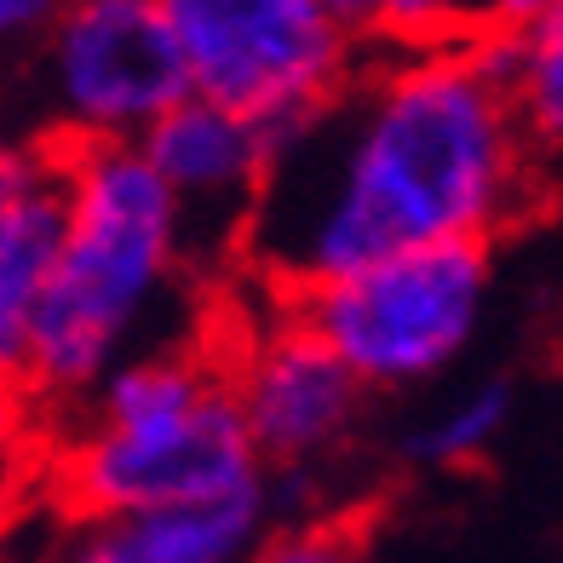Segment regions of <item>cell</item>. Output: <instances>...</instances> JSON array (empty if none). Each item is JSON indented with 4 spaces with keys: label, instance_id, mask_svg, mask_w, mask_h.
Segmentation results:
<instances>
[{
    "label": "cell",
    "instance_id": "6da1fadb",
    "mask_svg": "<svg viewBox=\"0 0 563 563\" xmlns=\"http://www.w3.org/2000/svg\"><path fill=\"white\" fill-rule=\"evenodd\" d=\"M529 150L495 30L426 46L271 139L242 253L299 299L408 247L489 242L529 201Z\"/></svg>",
    "mask_w": 563,
    "mask_h": 563
},
{
    "label": "cell",
    "instance_id": "7a4b0ae2",
    "mask_svg": "<svg viewBox=\"0 0 563 563\" xmlns=\"http://www.w3.org/2000/svg\"><path fill=\"white\" fill-rule=\"evenodd\" d=\"M64 247L41 299L23 397L69 415L121 356L185 271V224L139 144H58Z\"/></svg>",
    "mask_w": 563,
    "mask_h": 563
},
{
    "label": "cell",
    "instance_id": "3957f363",
    "mask_svg": "<svg viewBox=\"0 0 563 563\" xmlns=\"http://www.w3.org/2000/svg\"><path fill=\"white\" fill-rule=\"evenodd\" d=\"M64 420L69 431L46 477L75 523L196 506L265 483L224 379V351L201 340L121 356Z\"/></svg>",
    "mask_w": 563,
    "mask_h": 563
},
{
    "label": "cell",
    "instance_id": "277c9868",
    "mask_svg": "<svg viewBox=\"0 0 563 563\" xmlns=\"http://www.w3.org/2000/svg\"><path fill=\"white\" fill-rule=\"evenodd\" d=\"M276 305H288L363 391L420 386L438 379L477 334L489 305V242L408 247Z\"/></svg>",
    "mask_w": 563,
    "mask_h": 563
},
{
    "label": "cell",
    "instance_id": "5b68a950",
    "mask_svg": "<svg viewBox=\"0 0 563 563\" xmlns=\"http://www.w3.org/2000/svg\"><path fill=\"white\" fill-rule=\"evenodd\" d=\"M190 98L260 126L294 133L351 87L356 30L322 0H167Z\"/></svg>",
    "mask_w": 563,
    "mask_h": 563
},
{
    "label": "cell",
    "instance_id": "8992f818",
    "mask_svg": "<svg viewBox=\"0 0 563 563\" xmlns=\"http://www.w3.org/2000/svg\"><path fill=\"white\" fill-rule=\"evenodd\" d=\"M30 58L53 110L46 144H139L190 98V69L167 0L58 7Z\"/></svg>",
    "mask_w": 563,
    "mask_h": 563
},
{
    "label": "cell",
    "instance_id": "52a82bcc",
    "mask_svg": "<svg viewBox=\"0 0 563 563\" xmlns=\"http://www.w3.org/2000/svg\"><path fill=\"white\" fill-rule=\"evenodd\" d=\"M224 379L260 466H311L334 454L368 397L288 305L224 351Z\"/></svg>",
    "mask_w": 563,
    "mask_h": 563
},
{
    "label": "cell",
    "instance_id": "ba28073f",
    "mask_svg": "<svg viewBox=\"0 0 563 563\" xmlns=\"http://www.w3.org/2000/svg\"><path fill=\"white\" fill-rule=\"evenodd\" d=\"M139 156L173 196L185 224V253L196 247H242L247 219L260 208V185L271 167V139L219 104L185 98L139 139Z\"/></svg>",
    "mask_w": 563,
    "mask_h": 563
},
{
    "label": "cell",
    "instance_id": "9c48e42d",
    "mask_svg": "<svg viewBox=\"0 0 563 563\" xmlns=\"http://www.w3.org/2000/svg\"><path fill=\"white\" fill-rule=\"evenodd\" d=\"M265 534V483L242 495L81 518L69 529L58 563H247Z\"/></svg>",
    "mask_w": 563,
    "mask_h": 563
},
{
    "label": "cell",
    "instance_id": "30bf717a",
    "mask_svg": "<svg viewBox=\"0 0 563 563\" xmlns=\"http://www.w3.org/2000/svg\"><path fill=\"white\" fill-rule=\"evenodd\" d=\"M58 247H64V178L53 167V178L0 230V391H23L35 317L46 288H53Z\"/></svg>",
    "mask_w": 563,
    "mask_h": 563
},
{
    "label": "cell",
    "instance_id": "8fae6325",
    "mask_svg": "<svg viewBox=\"0 0 563 563\" xmlns=\"http://www.w3.org/2000/svg\"><path fill=\"white\" fill-rule=\"evenodd\" d=\"M495 53L529 144L563 150V0L495 30Z\"/></svg>",
    "mask_w": 563,
    "mask_h": 563
},
{
    "label": "cell",
    "instance_id": "7c38bea8",
    "mask_svg": "<svg viewBox=\"0 0 563 563\" xmlns=\"http://www.w3.org/2000/svg\"><path fill=\"white\" fill-rule=\"evenodd\" d=\"M506 420H511V386L506 379H483V386L449 397L438 415H426L415 426L408 460H420V466H431V472H460V466H472V460H483L500 443Z\"/></svg>",
    "mask_w": 563,
    "mask_h": 563
},
{
    "label": "cell",
    "instance_id": "4fadbf2b",
    "mask_svg": "<svg viewBox=\"0 0 563 563\" xmlns=\"http://www.w3.org/2000/svg\"><path fill=\"white\" fill-rule=\"evenodd\" d=\"M247 563H368L363 518H299L260 534Z\"/></svg>",
    "mask_w": 563,
    "mask_h": 563
},
{
    "label": "cell",
    "instance_id": "5bb4252c",
    "mask_svg": "<svg viewBox=\"0 0 563 563\" xmlns=\"http://www.w3.org/2000/svg\"><path fill=\"white\" fill-rule=\"evenodd\" d=\"M35 402L23 391H0V511H18V500L30 495V483L46 477L41 431H35Z\"/></svg>",
    "mask_w": 563,
    "mask_h": 563
},
{
    "label": "cell",
    "instance_id": "9a60e30c",
    "mask_svg": "<svg viewBox=\"0 0 563 563\" xmlns=\"http://www.w3.org/2000/svg\"><path fill=\"white\" fill-rule=\"evenodd\" d=\"M58 167V150L53 144H12V139H0V230H7V219L30 201L46 178H53Z\"/></svg>",
    "mask_w": 563,
    "mask_h": 563
},
{
    "label": "cell",
    "instance_id": "2e32d148",
    "mask_svg": "<svg viewBox=\"0 0 563 563\" xmlns=\"http://www.w3.org/2000/svg\"><path fill=\"white\" fill-rule=\"evenodd\" d=\"M58 7H46V0H0V58L12 53H35L41 35L53 30Z\"/></svg>",
    "mask_w": 563,
    "mask_h": 563
},
{
    "label": "cell",
    "instance_id": "e0dca14e",
    "mask_svg": "<svg viewBox=\"0 0 563 563\" xmlns=\"http://www.w3.org/2000/svg\"><path fill=\"white\" fill-rule=\"evenodd\" d=\"M7 523H12V518H7V511H0V529H7Z\"/></svg>",
    "mask_w": 563,
    "mask_h": 563
}]
</instances>
